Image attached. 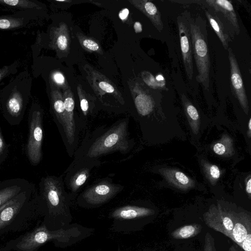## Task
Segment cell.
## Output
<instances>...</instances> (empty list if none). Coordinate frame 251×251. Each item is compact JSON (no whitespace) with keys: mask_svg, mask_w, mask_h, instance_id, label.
Returning a JSON list of instances; mask_svg holds the SVG:
<instances>
[{"mask_svg":"<svg viewBox=\"0 0 251 251\" xmlns=\"http://www.w3.org/2000/svg\"><path fill=\"white\" fill-rule=\"evenodd\" d=\"M52 79L57 85H63L65 83V79L63 74L59 72H55L51 76Z\"/></svg>","mask_w":251,"mask_h":251,"instance_id":"cell-30","label":"cell"},{"mask_svg":"<svg viewBox=\"0 0 251 251\" xmlns=\"http://www.w3.org/2000/svg\"><path fill=\"white\" fill-rule=\"evenodd\" d=\"M205 171L206 175H208L209 179L212 182L216 181L220 176V170L216 165H207L205 167Z\"/></svg>","mask_w":251,"mask_h":251,"instance_id":"cell-27","label":"cell"},{"mask_svg":"<svg viewBox=\"0 0 251 251\" xmlns=\"http://www.w3.org/2000/svg\"><path fill=\"white\" fill-rule=\"evenodd\" d=\"M65 233L62 230H49L45 225L42 224L9 241L0 247V251H37L49 241L63 239Z\"/></svg>","mask_w":251,"mask_h":251,"instance_id":"cell-4","label":"cell"},{"mask_svg":"<svg viewBox=\"0 0 251 251\" xmlns=\"http://www.w3.org/2000/svg\"><path fill=\"white\" fill-rule=\"evenodd\" d=\"M213 150L215 153L220 155L227 154L231 151V140L224 137V138L216 143L213 146Z\"/></svg>","mask_w":251,"mask_h":251,"instance_id":"cell-25","label":"cell"},{"mask_svg":"<svg viewBox=\"0 0 251 251\" xmlns=\"http://www.w3.org/2000/svg\"><path fill=\"white\" fill-rule=\"evenodd\" d=\"M248 126H249V129L250 130L249 132H250L251 130V119H250L249 122Z\"/></svg>","mask_w":251,"mask_h":251,"instance_id":"cell-40","label":"cell"},{"mask_svg":"<svg viewBox=\"0 0 251 251\" xmlns=\"http://www.w3.org/2000/svg\"><path fill=\"white\" fill-rule=\"evenodd\" d=\"M39 188V196L50 214H55L65 207L67 194L62 176L43 177Z\"/></svg>","mask_w":251,"mask_h":251,"instance_id":"cell-6","label":"cell"},{"mask_svg":"<svg viewBox=\"0 0 251 251\" xmlns=\"http://www.w3.org/2000/svg\"><path fill=\"white\" fill-rule=\"evenodd\" d=\"M193 55L198 72L197 80L205 90L209 87L210 61L206 22L201 17L189 18Z\"/></svg>","mask_w":251,"mask_h":251,"instance_id":"cell-3","label":"cell"},{"mask_svg":"<svg viewBox=\"0 0 251 251\" xmlns=\"http://www.w3.org/2000/svg\"><path fill=\"white\" fill-rule=\"evenodd\" d=\"M204 11L210 25L218 36L225 49L227 50L230 38L225 27V25L214 11L209 9H205Z\"/></svg>","mask_w":251,"mask_h":251,"instance_id":"cell-20","label":"cell"},{"mask_svg":"<svg viewBox=\"0 0 251 251\" xmlns=\"http://www.w3.org/2000/svg\"><path fill=\"white\" fill-rule=\"evenodd\" d=\"M0 4L20 9L40 8L35 1L29 0H0Z\"/></svg>","mask_w":251,"mask_h":251,"instance_id":"cell-24","label":"cell"},{"mask_svg":"<svg viewBox=\"0 0 251 251\" xmlns=\"http://www.w3.org/2000/svg\"><path fill=\"white\" fill-rule=\"evenodd\" d=\"M246 190L247 193L250 197L251 194V178H249L247 181L246 186Z\"/></svg>","mask_w":251,"mask_h":251,"instance_id":"cell-37","label":"cell"},{"mask_svg":"<svg viewBox=\"0 0 251 251\" xmlns=\"http://www.w3.org/2000/svg\"><path fill=\"white\" fill-rule=\"evenodd\" d=\"M181 100L186 113L189 119L197 121L199 119V115L197 109L192 104L184 95H181Z\"/></svg>","mask_w":251,"mask_h":251,"instance_id":"cell-26","label":"cell"},{"mask_svg":"<svg viewBox=\"0 0 251 251\" xmlns=\"http://www.w3.org/2000/svg\"><path fill=\"white\" fill-rule=\"evenodd\" d=\"M138 7L150 19L154 26L159 31H161L163 24L161 14L155 4L150 1L143 0L138 2Z\"/></svg>","mask_w":251,"mask_h":251,"instance_id":"cell-21","label":"cell"},{"mask_svg":"<svg viewBox=\"0 0 251 251\" xmlns=\"http://www.w3.org/2000/svg\"><path fill=\"white\" fill-rule=\"evenodd\" d=\"M80 105L81 110L84 116H86L89 112V105L88 101L84 98L80 99Z\"/></svg>","mask_w":251,"mask_h":251,"instance_id":"cell-33","label":"cell"},{"mask_svg":"<svg viewBox=\"0 0 251 251\" xmlns=\"http://www.w3.org/2000/svg\"><path fill=\"white\" fill-rule=\"evenodd\" d=\"M189 16L184 14L177 18L180 45L184 69L187 78L193 76V50L189 21Z\"/></svg>","mask_w":251,"mask_h":251,"instance_id":"cell-10","label":"cell"},{"mask_svg":"<svg viewBox=\"0 0 251 251\" xmlns=\"http://www.w3.org/2000/svg\"><path fill=\"white\" fill-rule=\"evenodd\" d=\"M99 86L101 89L106 93H112L114 91V87L106 82L101 81L99 83Z\"/></svg>","mask_w":251,"mask_h":251,"instance_id":"cell-34","label":"cell"},{"mask_svg":"<svg viewBox=\"0 0 251 251\" xmlns=\"http://www.w3.org/2000/svg\"><path fill=\"white\" fill-rule=\"evenodd\" d=\"M82 44L86 48L91 50L97 51L99 49V45L92 40L85 39L83 41Z\"/></svg>","mask_w":251,"mask_h":251,"instance_id":"cell-31","label":"cell"},{"mask_svg":"<svg viewBox=\"0 0 251 251\" xmlns=\"http://www.w3.org/2000/svg\"><path fill=\"white\" fill-rule=\"evenodd\" d=\"M128 122H118L97 138L90 146L85 158L95 159L103 155L119 151L126 153L131 147L128 131Z\"/></svg>","mask_w":251,"mask_h":251,"instance_id":"cell-2","label":"cell"},{"mask_svg":"<svg viewBox=\"0 0 251 251\" xmlns=\"http://www.w3.org/2000/svg\"><path fill=\"white\" fill-rule=\"evenodd\" d=\"M57 44L60 50H65L68 46V40L66 37L63 35H59L57 39Z\"/></svg>","mask_w":251,"mask_h":251,"instance_id":"cell-32","label":"cell"},{"mask_svg":"<svg viewBox=\"0 0 251 251\" xmlns=\"http://www.w3.org/2000/svg\"><path fill=\"white\" fill-rule=\"evenodd\" d=\"M228 59L230 69V81L232 91L238 100L246 113L249 111L248 98L246 96L241 72L236 58L231 48H228Z\"/></svg>","mask_w":251,"mask_h":251,"instance_id":"cell-13","label":"cell"},{"mask_svg":"<svg viewBox=\"0 0 251 251\" xmlns=\"http://www.w3.org/2000/svg\"><path fill=\"white\" fill-rule=\"evenodd\" d=\"M8 151V147L5 142L0 127V163L5 159Z\"/></svg>","mask_w":251,"mask_h":251,"instance_id":"cell-29","label":"cell"},{"mask_svg":"<svg viewBox=\"0 0 251 251\" xmlns=\"http://www.w3.org/2000/svg\"><path fill=\"white\" fill-rule=\"evenodd\" d=\"M21 82H12L7 86L8 92H3L0 97V108L3 116L12 126L19 125L24 116L28 103L29 93L24 91Z\"/></svg>","mask_w":251,"mask_h":251,"instance_id":"cell-5","label":"cell"},{"mask_svg":"<svg viewBox=\"0 0 251 251\" xmlns=\"http://www.w3.org/2000/svg\"><path fill=\"white\" fill-rule=\"evenodd\" d=\"M154 214V211L150 208L137 206H126L116 209L112 216L119 219H132Z\"/></svg>","mask_w":251,"mask_h":251,"instance_id":"cell-18","label":"cell"},{"mask_svg":"<svg viewBox=\"0 0 251 251\" xmlns=\"http://www.w3.org/2000/svg\"><path fill=\"white\" fill-rule=\"evenodd\" d=\"M123 188L122 185L113 183L109 178H104L86 189L82 197L89 204L98 205L108 201Z\"/></svg>","mask_w":251,"mask_h":251,"instance_id":"cell-9","label":"cell"},{"mask_svg":"<svg viewBox=\"0 0 251 251\" xmlns=\"http://www.w3.org/2000/svg\"><path fill=\"white\" fill-rule=\"evenodd\" d=\"M8 67H4L2 69H0V81L4 76L7 75L8 73Z\"/></svg>","mask_w":251,"mask_h":251,"instance_id":"cell-38","label":"cell"},{"mask_svg":"<svg viewBox=\"0 0 251 251\" xmlns=\"http://www.w3.org/2000/svg\"><path fill=\"white\" fill-rule=\"evenodd\" d=\"M203 251H217L214 238L208 232L205 235Z\"/></svg>","mask_w":251,"mask_h":251,"instance_id":"cell-28","label":"cell"},{"mask_svg":"<svg viewBox=\"0 0 251 251\" xmlns=\"http://www.w3.org/2000/svg\"><path fill=\"white\" fill-rule=\"evenodd\" d=\"M202 226L198 224H194L181 226L171 234V237L175 239H188L199 234L201 230Z\"/></svg>","mask_w":251,"mask_h":251,"instance_id":"cell-22","label":"cell"},{"mask_svg":"<svg viewBox=\"0 0 251 251\" xmlns=\"http://www.w3.org/2000/svg\"><path fill=\"white\" fill-rule=\"evenodd\" d=\"M27 24V20L24 18L10 15L0 16V30L20 28L24 27Z\"/></svg>","mask_w":251,"mask_h":251,"instance_id":"cell-23","label":"cell"},{"mask_svg":"<svg viewBox=\"0 0 251 251\" xmlns=\"http://www.w3.org/2000/svg\"><path fill=\"white\" fill-rule=\"evenodd\" d=\"M50 105L53 119L62 135L64 124L65 106L63 95L58 90L54 89L51 90Z\"/></svg>","mask_w":251,"mask_h":251,"instance_id":"cell-17","label":"cell"},{"mask_svg":"<svg viewBox=\"0 0 251 251\" xmlns=\"http://www.w3.org/2000/svg\"><path fill=\"white\" fill-rule=\"evenodd\" d=\"M129 10L127 8H124L119 13V16L122 20H125L128 17Z\"/></svg>","mask_w":251,"mask_h":251,"instance_id":"cell-35","label":"cell"},{"mask_svg":"<svg viewBox=\"0 0 251 251\" xmlns=\"http://www.w3.org/2000/svg\"><path fill=\"white\" fill-rule=\"evenodd\" d=\"M100 163L95 159L85 158L76 162L70 168L65 177L64 182L72 193H76L88 180L93 168Z\"/></svg>","mask_w":251,"mask_h":251,"instance_id":"cell-12","label":"cell"},{"mask_svg":"<svg viewBox=\"0 0 251 251\" xmlns=\"http://www.w3.org/2000/svg\"><path fill=\"white\" fill-rule=\"evenodd\" d=\"M134 29L136 33L142 32V27L141 23L139 22H136L134 24Z\"/></svg>","mask_w":251,"mask_h":251,"instance_id":"cell-36","label":"cell"},{"mask_svg":"<svg viewBox=\"0 0 251 251\" xmlns=\"http://www.w3.org/2000/svg\"><path fill=\"white\" fill-rule=\"evenodd\" d=\"M230 239L244 251H251V216L248 211H236Z\"/></svg>","mask_w":251,"mask_h":251,"instance_id":"cell-11","label":"cell"},{"mask_svg":"<svg viewBox=\"0 0 251 251\" xmlns=\"http://www.w3.org/2000/svg\"><path fill=\"white\" fill-rule=\"evenodd\" d=\"M235 212V210L218 203L217 205H211L203 214V221L210 228L230 238Z\"/></svg>","mask_w":251,"mask_h":251,"instance_id":"cell-8","label":"cell"},{"mask_svg":"<svg viewBox=\"0 0 251 251\" xmlns=\"http://www.w3.org/2000/svg\"><path fill=\"white\" fill-rule=\"evenodd\" d=\"M228 251H240L238 249V248L236 246H235V245H232L229 248Z\"/></svg>","mask_w":251,"mask_h":251,"instance_id":"cell-39","label":"cell"},{"mask_svg":"<svg viewBox=\"0 0 251 251\" xmlns=\"http://www.w3.org/2000/svg\"><path fill=\"white\" fill-rule=\"evenodd\" d=\"M162 172L168 181L179 189L187 190L194 185V181L180 171L165 169Z\"/></svg>","mask_w":251,"mask_h":251,"instance_id":"cell-19","label":"cell"},{"mask_svg":"<svg viewBox=\"0 0 251 251\" xmlns=\"http://www.w3.org/2000/svg\"><path fill=\"white\" fill-rule=\"evenodd\" d=\"M65 116L63 132L65 142L69 146L74 145L76 140V131L74 119L75 100L74 96L70 91L67 90L63 96Z\"/></svg>","mask_w":251,"mask_h":251,"instance_id":"cell-14","label":"cell"},{"mask_svg":"<svg viewBox=\"0 0 251 251\" xmlns=\"http://www.w3.org/2000/svg\"><path fill=\"white\" fill-rule=\"evenodd\" d=\"M43 118L41 108L33 103L28 115L29 132L25 147L27 157L33 166L37 165L42 158Z\"/></svg>","mask_w":251,"mask_h":251,"instance_id":"cell-7","label":"cell"},{"mask_svg":"<svg viewBox=\"0 0 251 251\" xmlns=\"http://www.w3.org/2000/svg\"><path fill=\"white\" fill-rule=\"evenodd\" d=\"M31 185L27 180L21 178L0 181V207L15 196L28 188Z\"/></svg>","mask_w":251,"mask_h":251,"instance_id":"cell-16","label":"cell"},{"mask_svg":"<svg viewBox=\"0 0 251 251\" xmlns=\"http://www.w3.org/2000/svg\"><path fill=\"white\" fill-rule=\"evenodd\" d=\"M209 9L216 14H220L226 22H227L238 34L240 31L238 19L231 1L227 0H206L205 1Z\"/></svg>","mask_w":251,"mask_h":251,"instance_id":"cell-15","label":"cell"},{"mask_svg":"<svg viewBox=\"0 0 251 251\" xmlns=\"http://www.w3.org/2000/svg\"><path fill=\"white\" fill-rule=\"evenodd\" d=\"M44 208L31 185L0 207V236L29 228Z\"/></svg>","mask_w":251,"mask_h":251,"instance_id":"cell-1","label":"cell"}]
</instances>
